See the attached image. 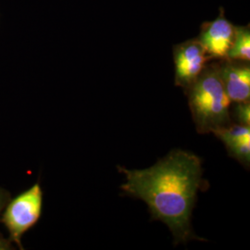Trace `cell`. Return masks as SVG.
Listing matches in <instances>:
<instances>
[{
    "label": "cell",
    "instance_id": "cell-6",
    "mask_svg": "<svg viewBox=\"0 0 250 250\" xmlns=\"http://www.w3.org/2000/svg\"><path fill=\"white\" fill-rule=\"evenodd\" d=\"M224 90L231 101L250 102V67L249 62L227 60L218 65Z\"/></svg>",
    "mask_w": 250,
    "mask_h": 250
},
{
    "label": "cell",
    "instance_id": "cell-3",
    "mask_svg": "<svg viewBox=\"0 0 250 250\" xmlns=\"http://www.w3.org/2000/svg\"><path fill=\"white\" fill-rule=\"evenodd\" d=\"M43 205V192L39 184L34 185L10 201L2 217L10 238L21 247V236L38 222Z\"/></svg>",
    "mask_w": 250,
    "mask_h": 250
},
{
    "label": "cell",
    "instance_id": "cell-11",
    "mask_svg": "<svg viewBox=\"0 0 250 250\" xmlns=\"http://www.w3.org/2000/svg\"><path fill=\"white\" fill-rule=\"evenodd\" d=\"M9 201V195L8 193L3 190L2 188H0V213L2 212V210L4 209L5 206Z\"/></svg>",
    "mask_w": 250,
    "mask_h": 250
},
{
    "label": "cell",
    "instance_id": "cell-1",
    "mask_svg": "<svg viewBox=\"0 0 250 250\" xmlns=\"http://www.w3.org/2000/svg\"><path fill=\"white\" fill-rule=\"evenodd\" d=\"M126 194L144 200L153 219L167 224L176 242H187L194 234L191 215L197 191L203 188L201 160L190 152L172 150L148 169L127 170Z\"/></svg>",
    "mask_w": 250,
    "mask_h": 250
},
{
    "label": "cell",
    "instance_id": "cell-2",
    "mask_svg": "<svg viewBox=\"0 0 250 250\" xmlns=\"http://www.w3.org/2000/svg\"><path fill=\"white\" fill-rule=\"evenodd\" d=\"M186 89L198 133H212L231 125V100L224 90L218 65L206 66L197 80Z\"/></svg>",
    "mask_w": 250,
    "mask_h": 250
},
{
    "label": "cell",
    "instance_id": "cell-10",
    "mask_svg": "<svg viewBox=\"0 0 250 250\" xmlns=\"http://www.w3.org/2000/svg\"><path fill=\"white\" fill-rule=\"evenodd\" d=\"M233 113L240 125L250 126V102H240L234 107Z\"/></svg>",
    "mask_w": 250,
    "mask_h": 250
},
{
    "label": "cell",
    "instance_id": "cell-9",
    "mask_svg": "<svg viewBox=\"0 0 250 250\" xmlns=\"http://www.w3.org/2000/svg\"><path fill=\"white\" fill-rule=\"evenodd\" d=\"M224 144L232 157L237 159L245 165L250 164V139L232 140Z\"/></svg>",
    "mask_w": 250,
    "mask_h": 250
},
{
    "label": "cell",
    "instance_id": "cell-5",
    "mask_svg": "<svg viewBox=\"0 0 250 250\" xmlns=\"http://www.w3.org/2000/svg\"><path fill=\"white\" fill-rule=\"evenodd\" d=\"M234 27L222 14L204 24L197 40L210 58L226 59L232 45Z\"/></svg>",
    "mask_w": 250,
    "mask_h": 250
},
{
    "label": "cell",
    "instance_id": "cell-4",
    "mask_svg": "<svg viewBox=\"0 0 250 250\" xmlns=\"http://www.w3.org/2000/svg\"><path fill=\"white\" fill-rule=\"evenodd\" d=\"M176 85L188 88L203 72L209 59L197 39L188 40L173 48Z\"/></svg>",
    "mask_w": 250,
    "mask_h": 250
},
{
    "label": "cell",
    "instance_id": "cell-8",
    "mask_svg": "<svg viewBox=\"0 0 250 250\" xmlns=\"http://www.w3.org/2000/svg\"><path fill=\"white\" fill-rule=\"evenodd\" d=\"M212 133L224 143L232 140L250 139V128L247 125H230L227 127L215 130Z\"/></svg>",
    "mask_w": 250,
    "mask_h": 250
},
{
    "label": "cell",
    "instance_id": "cell-7",
    "mask_svg": "<svg viewBox=\"0 0 250 250\" xmlns=\"http://www.w3.org/2000/svg\"><path fill=\"white\" fill-rule=\"evenodd\" d=\"M227 60L250 62V29L249 26L234 27L232 45L227 53Z\"/></svg>",
    "mask_w": 250,
    "mask_h": 250
},
{
    "label": "cell",
    "instance_id": "cell-12",
    "mask_svg": "<svg viewBox=\"0 0 250 250\" xmlns=\"http://www.w3.org/2000/svg\"><path fill=\"white\" fill-rule=\"evenodd\" d=\"M10 243L9 240L5 239L0 235V250H10Z\"/></svg>",
    "mask_w": 250,
    "mask_h": 250
}]
</instances>
